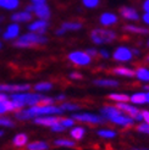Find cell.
Returning <instances> with one entry per match:
<instances>
[{"instance_id":"ac0fdd59","label":"cell","mask_w":149,"mask_h":150,"mask_svg":"<svg viewBox=\"0 0 149 150\" xmlns=\"http://www.w3.org/2000/svg\"><path fill=\"white\" fill-rule=\"evenodd\" d=\"M49 145L45 142H33V143H29L28 145H26L25 150H48Z\"/></svg>"},{"instance_id":"30bf717a","label":"cell","mask_w":149,"mask_h":150,"mask_svg":"<svg viewBox=\"0 0 149 150\" xmlns=\"http://www.w3.org/2000/svg\"><path fill=\"white\" fill-rule=\"evenodd\" d=\"M116 108H117L118 110L126 112V114H128L132 118H136V116H137L138 114H140L137 108L131 106V105H127V104H125V103H118V104L116 105Z\"/></svg>"},{"instance_id":"f546056e","label":"cell","mask_w":149,"mask_h":150,"mask_svg":"<svg viewBox=\"0 0 149 150\" xmlns=\"http://www.w3.org/2000/svg\"><path fill=\"white\" fill-rule=\"evenodd\" d=\"M34 89H35V91H38V92L49 91V89H51V83H48V82H43V83H38V84H35Z\"/></svg>"},{"instance_id":"8d00e7d4","label":"cell","mask_w":149,"mask_h":150,"mask_svg":"<svg viewBox=\"0 0 149 150\" xmlns=\"http://www.w3.org/2000/svg\"><path fill=\"white\" fill-rule=\"evenodd\" d=\"M51 129H53L54 132H62L64 129H65V127L59 122V123H56V125H54V126H51Z\"/></svg>"},{"instance_id":"44dd1931","label":"cell","mask_w":149,"mask_h":150,"mask_svg":"<svg viewBox=\"0 0 149 150\" xmlns=\"http://www.w3.org/2000/svg\"><path fill=\"white\" fill-rule=\"evenodd\" d=\"M113 72L115 74H120V76H126V77H133L136 74V72L133 70L126 69V67H116Z\"/></svg>"},{"instance_id":"816d5d0a","label":"cell","mask_w":149,"mask_h":150,"mask_svg":"<svg viewBox=\"0 0 149 150\" xmlns=\"http://www.w3.org/2000/svg\"><path fill=\"white\" fill-rule=\"evenodd\" d=\"M3 134H4V132H1V131H0V137H1V136H3Z\"/></svg>"},{"instance_id":"e0dca14e","label":"cell","mask_w":149,"mask_h":150,"mask_svg":"<svg viewBox=\"0 0 149 150\" xmlns=\"http://www.w3.org/2000/svg\"><path fill=\"white\" fill-rule=\"evenodd\" d=\"M27 140H28V137L26 136V134L25 133H20L13 138L12 144H13V146H16V148H22V146H25L27 144Z\"/></svg>"},{"instance_id":"9f6ffc18","label":"cell","mask_w":149,"mask_h":150,"mask_svg":"<svg viewBox=\"0 0 149 150\" xmlns=\"http://www.w3.org/2000/svg\"><path fill=\"white\" fill-rule=\"evenodd\" d=\"M148 61H149V56H148Z\"/></svg>"},{"instance_id":"9a60e30c","label":"cell","mask_w":149,"mask_h":150,"mask_svg":"<svg viewBox=\"0 0 149 150\" xmlns=\"http://www.w3.org/2000/svg\"><path fill=\"white\" fill-rule=\"evenodd\" d=\"M116 21H117V17L115 16L114 13H110V12H105V13H103L100 16V22H101V25H104V26L114 25V23H116Z\"/></svg>"},{"instance_id":"f5cc1de1","label":"cell","mask_w":149,"mask_h":150,"mask_svg":"<svg viewBox=\"0 0 149 150\" xmlns=\"http://www.w3.org/2000/svg\"><path fill=\"white\" fill-rule=\"evenodd\" d=\"M133 150H144V149H133Z\"/></svg>"},{"instance_id":"6da1fadb","label":"cell","mask_w":149,"mask_h":150,"mask_svg":"<svg viewBox=\"0 0 149 150\" xmlns=\"http://www.w3.org/2000/svg\"><path fill=\"white\" fill-rule=\"evenodd\" d=\"M47 38L43 37L42 34H35V33H28L22 35L18 40H16L13 43L15 47H18V48H32L35 47L38 44H44L47 43Z\"/></svg>"},{"instance_id":"4316f807","label":"cell","mask_w":149,"mask_h":150,"mask_svg":"<svg viewBox=\"0 0 149 150\" xmlns=\"http://www.w3.org/2000/svg\"><path fill=\"white\" fill-rule=\"evenodd\" d=\"M55 145L57 146H69V148H74L76 146V143L72 140H67V139H57L55 140Z\"/></svg>"},{"instance_id":"ab89813d","label":"cell","mask_w":149,"mask_h":150,"mask_svg":"<svg viewBox=\"0 0 149 150\" xmlns=\"http://www.w3.org/2000/svg\"><path fill=\"white\" fill-rule=\"evenodd\" d=\"M87 54L89 55V56H95L98 52H96V50L95 49H88L87 50Z\"/></svg>"},{"instance_id":"7c38bea8","label":"cell","mask_w":149,"mask_h":150,"mask_svg":"<svg viewBox=\"0 0 149 150\" xmlns=\"http://www.w3.org/2000/svg\"><path fill=\"white\" fill-rule=\"evenodd\" d=\"M110 121H113V122L116 123V125H121V126H132V125H133L132 117H126V116H123L122 114L113 117V118L110 120Z\"/></svg>"},{"instance_id":"f907efd6","label":"cell","mask_w":149,"mask_h":150,"mask_svg":"<svg viewBox=\"0 0 149 150\" xmlns=\"http://www.w3.org/2000/svg\"><path fill=\"white\" fill-rule=\"evenodd\" d=\"M144 89H148V91H149V86H145V87H144Z\"/></svg>"},{"instance_id":"7a4b0ae2","label":"cell","mask_w":149,"mask_h":150,"mask_svg":"<svg viewBox=\"0 0 149 150\" xmlns=\"http://www.w3.org/2000/svg\"><path fill=\"white\" fill-rule=\"evenodd\" d=\"M91 38L95 44L110 43L116 38V34L109 29H94L91 33Z\"/></svg>"},{"instance_id":"4fadbf2b","label":"cell","mask_w":149,"mask_h":150,"mask_svg":"<svg viewBox=\"0 0 149 150\" xmlns=\"http://www.w3.org/2000/svg\"><path fill=\"white\" fill-rule=\"evenodd\" d=\"M18 33H20V27L17 25H11L7 27L6 32L4 33V39H9V40L13 39L18 35Z\"/></svg>"},{"instance_id":"d6a6232c","label":"cell","mask_w":149,"mask_h":150,"mask_svg":"<svg viewBox=\"0 0 149 150\" xmlns=\"http://www.w3.org/2000/svg\"><path fill=\"white\" fill-rule=\"evenodd\" d=\"M83 4H84V6H87V7H95V6H98V4H99V0H83Z\"/></svg>"},{"instance_id":"11a10c76","label":"cell","mask_w":149,"mask_h":150,"mask_svg":"<svg viewBox=\"0 0 149 150\" xmlns=\"http://www.w3.org/2000/svg\"><path fill=\"white\" fill-rule=\"evenodd\" d=\"M148 47H149V42H148Z\"/></svg>"},{"instance_id":"60d3db41","label":"cell","mask_w":149,"mask_h":150,"mask_svg":"<svg viewBox=\"0 0 149 150\" xmlns=\"http://www.w3.org/2000/svg\"><path fill=\"white\" fill-rule=\"evenodd\" d=\"M99 55H100V56H103V57H109V52H108V51H105V50H100Z\"/></svg>"},{"instance_id":"d590c367","label":"cell","mask_w":149,"mask_h":150,"mask_svg":"<svg viewBox=\"0 0 149 150\" xmlns=\"http://www.w3.org/2000/svg\"><path fill=\"white\" fill-rule=\"evenodd\" d=\"M0 126H6V127H13L15 123L9 118H0Z\"/></svg>"},{"instance_id":"8fae6325","label":"cell","mask_w":149,"mask_h":150,"mask_svg":"<svg viewBox=\"0 0 149 150\" xmlns=\"http://www.w3.org/2000/svg\"><path fill=\"white\" fill-rule=\"evenodd\" d=\"M48 27V22L47 21H37L34 22V23L29 25V31H33V32H38V34H43L44 32H45V28Z\"/></svg>"},{"instance_id":"7dc6e473","label":"cell","mask_w":149,"mask_h":150,"mask_svg":"<svg viewBox=\"0 0 149 150\" xmlns=\"http://www.w3.org/2000/svg\"><path fill=\"white\" fill-rule=\"evenodd\" d=\"M132 54H135V55H139V51L137 49H133V51H131Z\"/></svg>"},{"instance_id":"836d02e7","label":"cell","mask_w":149,"mask_h":150,"mask_svg":"<svg viewBox=\"0 0 149 150\" xmlns=\"http://www.w3.org/2000/svg\"><path fill=\"white\" fill-rule=\"evenodd\" d=\"M137 131L140 132V133L149 134V125H147V123H142V125L137 126Z\"/></svg>"},{"instance_id":"9c48e42d","label":"cell","mask_w":149,"mask_h":150,"mask_svg":"<svg viewBox=\"0 0 149 150\" xmlns=\"http://www.w3.org/2000/svg\"><path fill=\"white\" fill-rule=\"evenodd\" d=\"M37 125H43V126H54L60 122V117H53V116H45V117H37L34 120Z\"/></svg>"},{"instance_id":"f35d334b","label":"cell","mask_w":149,"mask_h":150,"mask_svg":"<svg viewBox=\"0 0 149 150\" xmlns=\"http://www.w3.org/2000/svg\"><path fill=\"white\" fill-rule=\"evenodd\" d=\"M142 116H143V120H145L147 125H149V111H143Z\"/></svg>"},{"instance_id":"db71d44e","label":"cell","mask_w":149,"mask_h":150,"mask_svg":"<svg viewBox=\"0 0 149 150\" xmlns=\"http://www.w3.org/2000/svg\"><path fill=\"white\" fill-rule=\"evenodd\" d=\"M1 20H3V18H1V17H0V21H1Z\"/></svg>"},{"instance_id":"c3c4849f","label":"cell","mask_w":149,"mask_h":150,"mask_svg":"<svg viewBox=\"0 0 149 150\" xmlns=\"http://www.w3.org/2000/svg\"><path fill=\"white\" fill-rule=\"evenodd\" d=\"M64 99H65V96H64V95H59L57 98H56V100H64Z\"/></svg>"},{"instance_id":"5bb4252c","label":"cell","mask_w":149,"mask_h":150,"mask_svg":"<svg viewBox=\"0 0 149 150\" xmlns=\"http://www.w3.org/2000/svg\"><path fill=\"white\" fill-rule=\"evenodd\" d=\"M101 114L105 116L106 118L111 120L113 117H115V116H117V115H120V114H121V111L118 110L117 108H114V106H104V108L101 109Z\"/></svg>"},{"instance_id":"bcb514c9","label":"cell","mask_w":149,"mask_h":150,"mask_svg":"<svg viewBox=\"0 0 149 150\" xmlns=\"http://www.w3.org/2000/svg\"><path fill=\"white\" fill-rule=\"evenodd\" d=\"M62 33H65L64 28H60V29H57V31H56V34H62Z\"/></svg>"},{"instance_id":"d6986e66","label":"cell","mask_w":149,"mask_h":150,"mask_svg":"<svg viewBox=\"0 0 149 150\" xmlns=\"http://www.w3.org/2000/svg\"><path fill=\"white\" fill-rule=\"evenodd\" d=\"M12 21H18V22H25V21H31L32 20V15L28 11L23 12H18V13H13L11 16Z\"/></svg>"},{"instance_id":"8992f818","label":"cell","mask_w":149,"mask_h":150,"mask_svg":"<svg viewBox=\"0 0 149 150\" xmlns=\"http://www.w3.org/2000/svg\"><path fill=\"white\" fill-rule=\"evenodd\" d=\"M113 56L116 61H128V60H131V57H132V52L130 49L121 47V48H117L115 50Z\"/></svg>"},{"instance_id":"ffe728a7","label":"cell","mask_w":149,"mask_h":150,"mask_svg":"<svg viewBox=\"0 0 149 150\" xmlns=\"http://www.w3.org/2000/svg\"><path fill=\"white\" fill-rule=\"evenodd\" d=\"M20 5L18 0H0V6L7 10H13Z\"/></svg>"},{"instance_id":"277c9868","label":"cell","mask_w":149,"mask_h":150,"mask_svg":"<svg viewBox=\"0 0 149 150\" xmlns=\"http://www.w3.org/2000/svg\"><path fill=\"white\" fill-rule=\"evenodd\" d=\"M69 59L73 64L76 65H79V66H86L91 62V56H89L87 52H83V51H74V52H71L69 55Z\"/></svg>"},{"instance_id":"681fc988","label":"cell","mask_w":149,"mask_h":150,"mask_svg":"<svg viewBox=\"0 0 149 150\" xmlns=\"http://www.w3.org/2000/svg\"><path fill=\"white\" fill-rule=\"evenodd\" d=\"M145 103H149V93L145 94Z\"/></svg>"},{"instance_id":"f1b7e54d","label":"cell","mask_w":149,"mask_h":150,"mask_svg":"<svg viewBox=\"0 0 149 150\" xmlns=\"http://www.w3.org/2000/svg\"><path fill=\"white\" fill-rule=\"evenodd\" d=\"M82 27L81 23H73V22H65V23L62 25V28L65 29H71V31H77V29H79Z\"/></svg>"},{"instance_id":"e575fe53","label":"cell","mask_w":149,"mask_h":150,"mask_svg":"<svg viewBox=\"0 0 149 150\" xmlns=\"http://www.w3.org/2000/svg\"><path fill=\"white\" fill-rule=\"evenodd\" d=\"M61 110H77L79 109L77 105H73V104H69V103H66V104H62L61 106H60Z\"/></svg>"},{"instance_id":"2e32d148","label":"cell","mask_w":149,"mask_h":150,"mask_svg":"<svg viewBox=\"0 0 149 150\" xmlns=\"http://www.w3.org/2000/svg\"><path fill=\"white\" fill-rule=\"evenodd\" d=\"M120 12H121L122 16L125 18H127V20H138L139 18L138 13L133 9H131V7H122V9L120 10Z\"/></svg>"},{"instance_id":"7bdbcfd3","label":"cell","mask_w":149,"mask_h":150,"mask_svg":"<svg viewBox=\"0 0 149 150\" xmlns=\"http://www.w3.org/2000/svg\"><path fill=\"white\" fill-rule=\"evenodd\" d=\"M143 21L145 22V23H148L149 25V12H147L144 16H143Z\"/></svg>"},{"instance_id":"3957f363","label":"cell","mask_w":149,"mask_h":150,"mask_svg":"<svg viewBox=\"0 0 149 150\" xmlns=\"http://www.w3.org/2000/svg\"><path fill=\"white\" fill-rule=\"evenodd\" d=\"M28 114L31 115V117L34 116H42V115H51V114H61L62 110L60 108L53 106V105H48V106H38L34 105L31 109H28Z\"/></svg>"},{"instance_id":"5b68a950","label":"cell","mask_w":149,"mask_h":150,"mask_svg":"<svg viewBox=\"0 0 149 150\" xmlns=\"http://www.w3.org/2000/svg\"><path fill=\"white\" fill-rule=\"evenodd\" d=\"M73 118L77 120V121H82V122H88V123H103V118L96 116V115H92V114H77L73 115Z\"/></svg>"},{"instance_id":"6f0895ef","label":"cell","mask_w":149,"mask_h":150,"mask_svg":"<svg viewBox=\"0 0 149 150\" xmlns=\"http://www.w3.org/2000/svg\"><path fill=\"white\" fill-rule=\"evenodd\" d=\"M0 47H1V43H0Z\"/></svg>"},{"instance_id":"4dcf8cb0","label":"cell","mask_w":149,"mask_h":150,"mask_svg":"<svg viewBox=\"0 0 149 150\" xmlns=\"http://www.w3.org/2000/svg\"><path fill=\"white\" fill-rule=\"evenodd\" d=\"M98 134L103 138H114L116 136V133L114 131H106V129H103V131H99Z\"/></svg>"},{"instance_id":"cb8c5ba5","label":"cell","mask_w":149,"mask_h":150,"mask_svg":"<svg viewBox=\"0 0 149 150\" xmlns=\"http://www.w3.org/2000/svg\"><path fill=\"white\" fill-rule=\"evenodd\" d=\"M71 137L74 138L76 140H81L84 136V128H82V127H74V128L70 132Z\"/></svg>"},{"instance_id":"603a6c76","label":"cell","mask_w":149,"mask_h":150,"mask_svg":"<svg viewBox=\"0 0 149 150\" xmlns=\"http://www.w3.org/2000/svg\"><path fill=\"white\" fill-rule=\"evenodd\" d=\"M108 99L115 100L117 103H127V101H130V96L126 94H110L108 96Z\"/></svg>"},{"instance_id":"52a82bcc","label":"cell","mask_w":149,"mask_h":150,"mask_svg":"<svg viewBox=\"0 0 149 150\" xmlns=\"http://www.w3.org/2000/svg\"><path fill=\"white\" fill-rule=\"evenodd\" d=\"M29 84H0V92H27Z\"/></svg>"},{"instance_id":"ee69618b","label":"cell","mask_w":149,"mask_h":150,"mask_svg":"<svg viewBox=\"0 0 149 150\" xmlns=\"http://www.w3.org/2000/svg\"><path fill=\"white\" fill-rule=\"evenodd\" d=\"M7 99H9V98H7L5 94H1V93H0V101H5V100H7Z\"/></svg>"},{"instance_id":"83f0119b","label":"cell","mask_w":149,"mask_h":150,"mask_svg":"<svg viewBox=\"0 0 149 150\" xmlns=\"http://www.w3.org/2000/svg\"><path fill=\"white\" fill-rule=\"evenodd\" d=\"M125 31H130V32H135V33H142V34H148L149 29L145 28H139L136 26H125Z\"/></svg>"},{"instance_id":"ba28073f","label":"cell","mask_w":149,"mask_h":150,"mask_svg":"<svg viewBox=\"0 0 149 150\" xmlns=\"http://www.w3.org/2000/svg\"><path fill=\"white\" fill-rule=\"evenodd\" d=\"M33 11L40 20H48L50 17V11L49 7L45 4H34L33 5Z\"/></svg>"},{"instance_id":"d4e9b609","label":"cell","mask_w":149,"mask_h":150,"mask_svg":"<svg viewBox=\"0 0 149 150\" xmlns=\"http://www.w3.org/2000/svg\"><path fill=\"white\" fill-rule=\"evenodd\" d=\"M130 101L135 103V104H144L145 103V94H143V93L133 94L130 98Z\"/></svg>"},{"instance_id":"1f68e13d","label":"cell","mask_w":149,"mask_h":150,"mask_svg":"<svg viewBox=\"0 0 149 150\" xmlns=\"http://www.w3.org/2000/svg\"><path fill=\"white\" fill-rule=\"evenodd\" d=\"M60 123L64 127H71V126L74 125V121L72 118H60Z\"/></svg>"},{"instance_id":"f6af8a7d","label":"cell","mask_w":149,"mask_h":150,"mask_svg":"<svg viewBox=\"0 0 149 150\" xmlns=\"http://www.w3.org/2000/svg\"><path fill=\"white\" fill-rule=\"evenodd\" d=\"M34 4H44L45 3V0H32Z\"/></svg>"},{"instance_id":"7402d4cb","label":"cell","mask_w":149,"mask_h":150,"mask_svg":"<svg viewBox=\"0 0 149 150\" xmlns=\"http://www.w3.org/2000/svg\"><path fill=\"white\" fill-rule=\"evenodd\" d=\"M94 84L101 86V87H116V86H118V83L114 79H96V81H94Z\"/></svg>"},{"instance_id":"b9f144b4","label":"cell","mask_w":149,"mask_h":150,"mask_svg":"<svg viewBox=\"0 0 149 150\" xmlns=\"http://www.w3.org/2000/svg\"><path fill=\"white\" fill-rule=\"evenodd\" d=\"M143 9H144L147 12H149V0H145V3L143 4Z\"/></svg>"},{"instance_id":"484cf974","label":"cell","mask_w":149,"mask_h":150,"mask_svg":"<svg viewBox=\"0 0 149 150\" xmlns=\"http://www.w3.org/2000/svg\"><path fill=\"white\" fill-rule=\"evenodd\" d=\"M136 74H137L138 79H140V81H149V70L144 69V67H140V69H138Z\"/></svg>"},{"instance_id":"74e56055","label":"cell","mask_w":149,"mask_h":150,"mask_svg":"<svg viewBox=\"0 0 149 150\" xmlns=\"http://www.w3.org/2000/svg\"><path fill=\"white\" fill-rule=\"evenodd\" d=\"M70 77H71L72 79H82V74H81V73H76V72H73V73H71V74H70Z\"/></svg>"}]
</instances>
